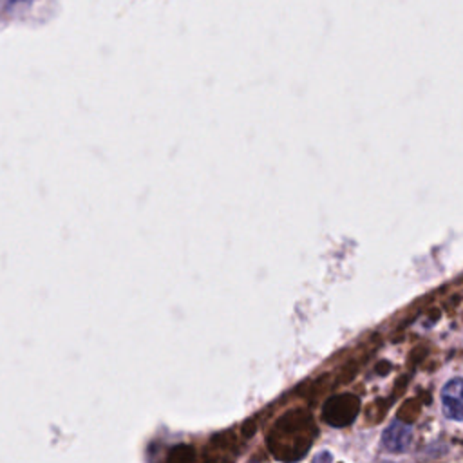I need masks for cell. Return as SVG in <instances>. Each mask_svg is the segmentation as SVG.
<instances>
[{
    "label": "cell",
    "instance_id": "cell-1",
    "mask_svg": "<svg viewBox=\"0 0 463 463\" xmlns=\"http://www.w3.org/2000/svg\"><path fill=\"white\" fill-rule=\"evenodd\" d=\"M315 438L313 418L304 409H293L277 420L269 436L268 447L279 459H300Z\"/></svg>",
    "mask_w": 463,
    "mask_h": 463
},
{
    "label": "cell",
    "instance_id": "cell-2",
    "mask_svg": "<svg viewBox=\"0 0 463 463\" xmlns=\"http://www.w3.org/2000/svg\"><path fill=\"white\" fill-rule=\"evenodd\" d=\"M360 412V398L351 392L331 396L322 407V420L331 427H347Z\"/></svg>",
    "mask_w": 463,
    "mask_h": 463
},
{
    "label": "cell",
    "instance_id": "cell-3",
    "mask_svg": "<svg viewBox=\"0 0 463 463\" xmlns=\"http://www.w3.org/2000/svg\"><path fill=\"white\" fill-rule=\"evenodd\" d=\"M414 439V430L411 423L396 418L382 432V447L391 454H403L411 449Z\"/></svg>",
    "mask_w": 463,
    "mask_h": 463
},
{
    "label": "cell",
    "instance_id": "cell-4",
    "mask_svg": "<svg viewBox=\"0 0 463 463\" xmlns=\"http://www.w3.org/2000/svg\"><path fill=\"white\" fill-rule=\"evenodd\" d=\"M441 411L447 420H463V378H452L443 383L441 392Z\"/></svg>",
    "mask_w": 463,
    "mask_h": 463
},
{
    "label": "cell",
    "instance_id": "cell-5",
    "mask_svg": "<svg viewBox=\"0 0 463 463\" xmlns=\"http://www.w3.org/2000/svg\"><path fill=\"white\" fill-rule=\"evenodd\" d=\"M33 0H0V11L5 14H13L20 9H25L31 5Z\"/></svg>",
    "mask_w": 463,
    "mask_h": 463
},
{
    "label": "cell",
    "instance_id": "cell-6",
    "mask_svg": "<svg viewBox=\"0 0 463 463\" xmlns=\"http://www.w3.org/2000/svg\"><path fill=\"white\" fill-rule=\"evenodd\" d=\"M194 458V452L190 447H174L172 452L168 454V459H181V461H188Z\"/></svg>",
    "mask_w": 463,
    "mask_h": 463
}]
</instances>
